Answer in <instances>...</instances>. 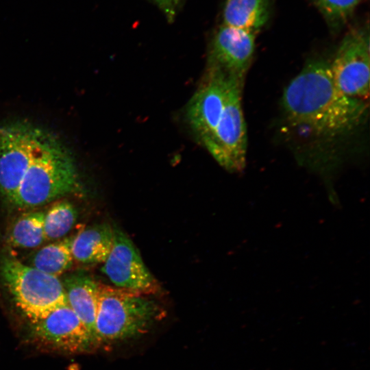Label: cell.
Returning <instances> with one entry per match:
<instances>
[{
  "label": "cell",
  "instance_id": "cell-1",
  "mask_svg": "<svg viewBox=\"0 0 370 370\" xmlns=\"http://www.w3.org/2000/svg\"><path fill=\"white\" fill-rule=\"evenodd\" d=\"M282 103L291 125L330 138L354 131L365 121L369 109L367 101L339 90L330 64L323 60L305 65L284 89Z\"/></svg>",
  "mask_w": 370,
  "mask_h": 370
},
{
  "label": "cell",
  "instance_id": "cell-2",
  "mask_svg": "<svg viewBox=\"0 0 370 370\" xmlns=\"http://www.w3.org/2000/svg\"><path fill=\"white\" fill-rule=\"evenodd\" d=\"M79 185L71 152L50 132L24 175L12 204L23 209L36 208L75 192Z\"/></svg>",
  "mask_w": 370,
  "mask_h": 370
},
{
  "label": "cell",
  "instance_id": "cell-3",
  "mask_svg": "<svg viewBox=\"0 0 370 370\" xmlns=\"http://www.w3.org/2000/svg\"><path fill=\"white\" fill-rule=\"evenodd\" d=\"M165 314L159 304L145 295L101 284L95 322L98 347L145 335Z\"/></svg>",
  "mask_w": 370,
  "mask_h": 370
},
{
  "label": "cell",
  "instance_id": "cell-4",
  "mask_svg": "<svg viewBox=\"0 0 370 370\" xmlns=\"http://www.w3.org/2000/svg\"><path fill=\"white\" fill-rule=\"evenodd\" d=\"M0 275L15 305L30 323L67 304L58 277L25 264L14 256L1 258Z\"/></svg>",
  "mask_w": 370,
  "mask_h": 370
},
{
  "label": "cell",
  "instance_id": "cell-5",
  "mask_svg": "<svg viewBox=\"0 0 370 370\" xmlns=\"http://www.w3.org/2000/svg\"><path fill=\"white\" fill-rule=\"evenodd\" d=\"M49 132L26 121L0 126V195L8 202Z\"/></svg>",
  "mask_w": 370,
  "mask_h": 370
},
{
  "label": "cell",
  "instance_id": "cell-6",
  "mask_svg": "<svg viewBox=\"0 0 370 370\" xmlns=\"http://www.w3.org/2000/svg\"><path fill=\"white\" fill-rule=\"evenodd\" d=\"M243 84L231 80L220 120L214 130L201 141L215 160L231 172L242 171L246 162L247 134L241 105Z\"/></svg>",
  "mask_w": 370,
  "mask_h": 370
},
{
  "label": "cell",
  "instance_id": "cell-7",
  "mask_svg": "<svg viewBox=\"0 0 370 370\" xmlns=\"http://www.w3.org/2000/svg\"><path fill=\"white\" fill-rule=\"evenodd\" d=\"M369 37L364 29H353L342 40L330 64L333 81L343 94L362 100L369 95Z\"/></svg>",
  "mask_w": 370,
  "mask_h": 370
},
{
  "label": "cell",
  "instance_id": "cell-8",
  "mask_svg": "<svg viewBox=\"0 0 370 370\" xmlns=\"http://www.w3.org/2000/svg\"><path fill=\"white\" fill-rule=\"evenodd\" d=\"M110 252L102 272L115 287L143 295L157 293L158 282L147 269L132 240L121 230L113 227Z\"/></svg>",
  "mask_w": 370,
  "mask_h": 370
},
{
  "label": "cell",
  "instance_id": "cell-9",
  "mask_svg": "<svg viewBox=\"0 0 370 370\" xmlns=\"http://www.w3.org/2000/svg\"><path fill=\"white\" fill-rule=\"evenodd\" d=\"M30 326L37 341L58 351L80 354L98 348L88 329L68 304L30 323Z\"/></svg>",
  "mask_w": 370,
  "mask_h": 370
},
{
  "label": "cell",
  "instance_id": "cell-10",
  "mask_svg": "<svg viewBox=\"0 0 370 370\" xmlns=\"http://www.w3.org/2000/svg\"><path fill=\"white\" fill-rule=\"evenodd\" d=\"M232 79L219 69L208 66L204 78L190 99L186 108V118L200 141L216 128Z\"/></svg>",
  "mask_w": 370,
  "mask_h": 370
},
{
  "label": "cell",
  "instance_id": "cell-11",
  "mask_svg": "<svg viewBox=\"0 0 370 370\" xmlns=\"http://www.w3.org/2000/svg\"><path fill=\"white\" fill-rule=\"evenodd\" d=\"M254 49V31L224 25L213 38L208 66L244 83Z\"/></svg>",
  "mask_w": 370,
  "mask_h": 370
},
{
  "label": "cell",
  "instance_id": "cell-12",
  "mask_svg": "<svg viewBox=\"0 0 370 370\" xmlns=\"http://www.w3.org/2000/svg\"><path fill=\"white\" fill-rule=\"evenodd\" d=\"M62 282L67 304L88 329L99 348L95 322L101 284L84 273L70 274L65 277Z\"/></svg>",
  "mask_w": 370,
  "mask_h": 370
},
{
  "label": "cell",
  "instance_id": "cell-13",
  "mask_svg": "<svg viewBox=\"0 0 370 370\" xmlns=\"http://www.w3.org/2000/svg\"><path fill=\"white\" fill-rule=\"evenodd\" d=\"M113 227L108 223L88 226L73 236V260L86 264L103 263L113 243Z\"/></svg>",
  "mask_w": 370,
  "mask_h": 370
},
{
  "label": "cell",
  "instance_id": "cell-14",
  "mask_svg": "<svg viewBox=\"0 0 370 370\" xmlns=\"http://www.w3.org/2000/svg\"><path fill=\"white\" fill-rule=\"evenodd\" d=\"M269 0H226L223 9L225 25L256 32L269 19Z\"/></svg>",
  "mask_w": 370,
  "mask_h": 370
},
{
  "label": "cell",
  "instance_id": "cell-15",
  "mask_svg": "<svg viewBox=\"0 0 370 370\" xmlns=\"http://www.w3.org/2000/svg\"><path fill=\"white\" fill-rule=\"evenodd\" d=\"M73 239V236L64 237L41 247L32 256L30 266L59 277L72 267Z\"/></svg>",
  "mask_w": 370,
  "mask_h": 370
},
{
  "label": "cell",
  "instance_id": "cell-16",
  "mask_svg": "<svg viewBox=\"0 0 370 370\" xmlns=\"http://www.w3.org/2000/svg\"><path fill=\"white\" fill-rule=\"evenodd\" d=\"M45 212H27L20 214L10 225L7 242L13 247L31 249L45 241L44 233Z\"/></svg>",
  "mask_w": 370,
  "mask_h": 370
},
{
  "label": "cell",
  "instance_id": "cell-17",
  "mask_svg": "<svg viewBox=\"0 0 370 370\" xmlns=\"http://www.w3.org/2000/svg\"><path fill=\"white\" fill-rule=\"evenodd\" d=\"M77 218V210L71 202L66 200L55 202L45 212L44 233L45 241H54L64 238L73 227Z\"/></svg>",
  "mask_w": 370,
  "mask_h": 370
},
{
  "label": "cell",
  "instance_id": "cell-18",
  "mask_svg": "<svg viewBox=\"0 0 370 370\" xmlns=\"http://www.w3.org/2000/svg\"><path fill=\"white\" fill-rule=\"evenodd\" d=\"M334 29L343 25L360 0H312Z\"/></svg>",
  "mask_w": 370,
  "mask_h": 370
},
{
  "label": "cell",
  "instance_id": "cell-19",
  "mask_svg": "<svg viewBox=\"0 0 370 370\" xmlns=\"http://www.w3.org/2000/svg\"><path fill=\"white\" fill-rule=\"evenodd\" d=\"M154 1L166 15L172 18L175 10L180 0H153Z\"/></svg>",
  "mask_w": 370,
  "mask_h": 370
}]
</instances>
